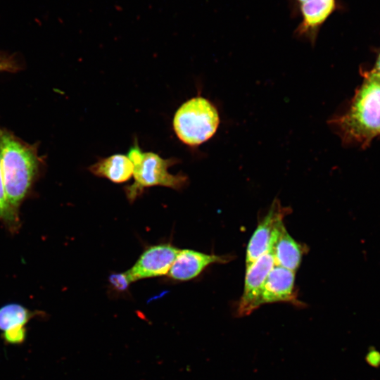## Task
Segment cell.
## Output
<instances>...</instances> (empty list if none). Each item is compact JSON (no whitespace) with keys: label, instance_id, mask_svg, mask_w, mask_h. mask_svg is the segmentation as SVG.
Returning a JSON list of instances; mask_svg holds the SVG:
<instances>
[{"label":"cell","instance_id":"1","mask_svg":"<svg viewBox=\"0 0 380 380\" xmlns=\"http://www.w3.org/2000/svg\"><path fill=\"white\" fill-rule=\"evenodd\" d=\"M345 143L367 144L380 134V78L372 71L355 93L348 109L330 120Z\"/></svg>","mask_w":380,"mask_h":380},{"label":"cell","instance_id":"2","mask_svg":"<svg viewBox=\"0 0 380 380\" xmlns=\"http://www.w3.org/2000/svg\"><path fill=\"white\" fill-rule=\"evenodd\" d=\"M0 163L6 195L16 208L27 193L38 167L33 148L0 129Z\"/></svg>","mask_w":380,"mask_h":380},{"label":"cell","instance_id":"3","mask_svg":"<svg viewBox=\"0 0 380 380\" xmlns=\"http://www.w3.org/2000/svg\"><path fill=\"white\" fill-rule=\"evenodd\" d=\"M219 124L217 109L201 96L184 102L176 111L172 122L177 137L189 146H197L210 139Z\"/></svg>","mask_w":380,"mask_h":380},{"label":"cell","instance_id":"4","mask_svg":"<svg viewBox=\"0 0 380 380\" xmlns=\"http://www.w3.org/2000/svg\"><path fill=\"white\" fill-rule=\"evenodd\" d=\"M175 158L164 159L153 152L144 153L141 163L134 168V182L125 188L129 201H134L144 190L153 186H165L180 190L188 183V177L180 172L172 175L168 168L179 163Z\"/></svg>","mask_w":380,"mask_h":380},{"label":"cell","instance_id":"5","mask_svg":"<svg viewBox=\"0 0 380 380\" xmlns=\"http://www.w3.org/2000/svg\"><path fill=\"white\" fill-rule=\"evenodd\" d=\"M291 213L290 208L283 206L278 199L274 200L267 213L260 221L250 238L246 248V265L271 251L284 227V217Z\"/></svg>","mask_w":380,"mask_h":380},{"label":"cell","instance_id":"6","mask_svg":"<svg viewBox=\"0 0 380 380\" xmlns=\"http://www.w3.org/2000/svg\"><path fill=\"white\" fill-rule=\"evenodd\" d=\"M274 265L271 251L246 265L243 291L237 303L235 312L236 317L249 315L259 308L258 300L262 288L269 272Z\"/></svg>","mask_w":380,"mask_h":380},{"label":"cell","instance_id":"7","mask_svg":"<svg viewBox=\"0 0 380 380\" xmlns=\"http://www.w3.org/2000/svg\"><path fill=\"white\" fill-rule=\"evenodd\" d=\"M180 250L171 244L148 247L131 269L125 272L130 283L167 274Z\"/></svg>","mask_w":380,"mask_h":380},{"label":"cell","instance_id":"8","mask_svg":"<svg viewBox=\"0 0 380 380\" xmlns=\"http://www.w3.org/2000/svg\"><path fill=\"white\" fill-rule=\"evenodd\" d=\"M300 17L294 33L315 44L322 25L336 8V0H292Z\"/></svg>","mask_w":380,"mask_h":380},{"label":"cell","instance_id":"9","mask_svg":"<svg viewBox=\"0 0 380 380\" xmlns=\"http://www.w3.org/2000/svg\"><path fill=\"white\" fill-rule=\"evenodd\" d=\"M279 302L290 303L298 307L303 305L297 298L295 272L275 265L265 281L258 305Z\"/></svg>","mask_w":380,"mask_h":380},{"label":"cell","instance_id":"10","mask_svg":"<svg viewBox=\"0 0 380 380\" xmlns=\"http://www.w3.org/2000/svg\"><path fill=\"white\" fill-rule=\"evenodd\" d=\"M230 255L206 254L190 249L180 250L167 275L177 281H188L198 276L208 266L226 263Z\"/></svg>","mask_w":380,"mask_h":380},{"label":"cell","instance_id":"11","mask_svg":"<svg viewBox=\"0 0 380 380\" xmlns=\"http://www.w3.org/2000/svg\"><path fill=\"white\" fill-rule=\"evenodd\" d=\"M32 313L25 307L16 303L4 305L0 308V329L4 331L5 339L12 343L22 342L25 336V325Z\"/></svg>","mask_w":380,"mask_h":380},{"label":"cell","instance_id":"12","mask_svg":"<svg viewBox=\"0 0 380 380\" xmlns=\"http://www.w3.org/2000/svg\"><path fill=\"white\" fill-rule=\"evenodd\" d=\"M305 251V246L296 241L288 233L285 227L281 229L271 250L276 265L295 272L299 267Z\"/></svg>","mask_w":380,"mask_h":380},{"label":"cell","instance_id":"13","mask_svg":"<svg viewBox=\"0 0 380 380\" xmlns=\"http://www.w3.org/2000/svg\"><path fill=\"white\" fill-rule=\"evenodd\" d=\"M93 175L106 178L114 183H123L132 176L134 165L127 156L114 154L101 158L89 167Z\"/></svg>","mask_w":380,"mask_h":380},{"label":"cell","instance_id":"14","mask_svg":"<svg viewBox=\"0 0 380 380\" xmlns=\"http://www.w3.org/2000/svg\"><path fill=\"white\" fill-rule=\"evenodd\" d=\"M16 214L15 208L8 202L4 185L1 163H0V219L10 224L16 222Z\"/></svg>","mask_w":380,"mask_h":380},{"label":"cell","instance_id":"15","mask_svg":"<svg viewBox=\"0 0 380 380\" xmlns=\"http://www.w3.org/2000/svg\"><path fill=\"white\" fill-rule=\"evenodd\" d=\"M109 281L113 287L119 291H125L131 284L125 272L111 274Z\"/></svg>","mask_w":380,"mask_h":380},{"label":"cell","instance_id":"16","mask_svg":"<svg viewBox=\"0 0 380 380\" xmlns=\"http://www.w3.org/2000/svg\"><path fill=\"white\" fill-rule=\"evenodd\" d=\"M127 157L132 163L134 168L138 167L141 163L144 158V153L139 148L137 139H134V144L129 149Z\"/></svg>","mask_w":380,"mask_h":380},{"label":"cell","instance_id":"17","mask_svg":"<svg viewBox=\"0 0 380 380\" xmlns=\"http://www.w3.org/2000/svg\"><path fill=\"white\" fill-rule=\"evenodd\" d=\"M366 361L373 367H379L380 365V353L375 350H370L366 355Z\"/></svg>","mask_w":380,"mask_h":380},{"label":"cell","instance_id":"18","mask_svg":"<svg viewBox=\"0 0 380 380\" xmlns=\"http://www.w3.org/2000/svg\"><path fill=\"white\" fill-rule=\"evenodd\" d=\"M16 67L11 61L0 58V71H12Z\"/></svg>","mask_w":380,"mask_h":380},{"label":"cell","instance_id":"19","mask_svg":"<svg viewBox=\"0 0 380 380\" xmlns=\"http://www.w3.org/2000/svg\"><path fill=\"white\" fill-rule=\"evenodd\" d=\"M374 73L380 75V53L378 56L376 62L375 63L374 68L372 70Z\"/></svg>","mask_w":380,"mask_h":380},{"label":"cell","instance_id":"20","mask_svg":"<svg viewBox=\"0 0 380 380\" xmlns=\"http://www.w3.org/2000/svg\"><path fill=\"white\" fill-rule=\"evenodd\" d=\"M379 75V78H380V75Z\"/></svg>","mask_w":380,"mask_h":380}]
</instances>
